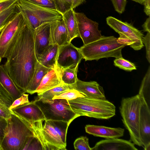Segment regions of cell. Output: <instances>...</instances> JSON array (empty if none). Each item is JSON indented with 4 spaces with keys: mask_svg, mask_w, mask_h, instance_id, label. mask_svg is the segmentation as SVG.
<instances>
[{
    "mask_svg": "<svg viewBox=\"0 0 150 150\" xmlns=\"http://www.w3.org/2000/svg\"><path fill=\"white\" fill-rule=\"evenodd\" d=\"M11 110L18 117L30 122L45 120L42 111L36 104L35 99Z\"/></svg>",
    "mask_w": 150,
    "mask_h": 150,
    "instance_id": "5bb4252c",
    "label": "cell"
},
{
    "mask_svg": "<svg viewBox=\"0 0 150 150\" xmlns=\"http://www.w3.org/2000/svg\"><path fill=\"white\" fill-rule=\"evenodd\" d=\"M37 5L50 9L56 10L53 0H27Z\"/></svg>",
    "mask_w": 150,
    "mask_h": 150,
    "instance_id": "e575fe53",
    "label": "cell"
},
{
    "mask_svg": "<svg viewBox=\"0 0 150 150\" xmlns=\"http://www.w3.org/2000/svg\"><path fill=\"white\" fill-rule=\"evenodd\" d=\"M115 11L120 14L123 13L125 10L127 0H111Z\"/></svg>",
    "mask_w": 150,
    "mask_h": 150,
    "instance_id": "d590c367",
    "label": "cell"
},
{
    "mask_svg": "<svg viewBox=\"0 0 150 150\" xmlns=\"http://www.w3.org/2000/svg\"><path fill=\"white\" fill-rule=\"evenodd\" d=\"M56 10L62 14L71 8L72 0H53Z\"/></svg>",
    "mask_w": 150,
    "mask_h": 150,
    "instance_id": "836d02e7",
    "label": "cell"
},
{
    "mask_svg": "<svg viewBox=\"0 0 150 150\" xmlns=\"http://www.w3.org/2000/svg\"><path fill=\"white\" fill-rule=\"evenodd\" d=\"M16 4L20 11L34 29L44 23L62 18V14L57 10L34 4L27 0H18Z\"/></svg>",
    "mask_w": 150,
    "mask_h": 150,
    "instance_id": "8992f818",
    "label": "cell"
},
{
    "mask_svg": "<svg viewBox=\"0 0 150 150\" xmlns=\"http://www.w3.org/2000/svg\"><path fill=\"white\" fill-rule=\"evenodd\" d=\"M1 59L2 58L0 57V63L1 62Z\"/></svg>",
    "mask_w": 150,
    "mask_h": 150,
    "instance_id": "ee69618b",
    "label": "cell"
},
{
    "mask_svg": "<svg viewBox=\"0 0 150 150\" xmlns=\"http://www.w3.org/2000/svg\"><path fill=\"white\" fill-rule=\"evenodd\" d=\"M0 150H1V148H0Z\"/></svg>",
    "mask_w": 150,
    "mask_h": 150,
    "instance_id": "bcb514c9",
    "label": "cell"
},
{
    "mask_svg": "<svg viewBox=\"0 0 150 150\" xmlns=\"http://www.w3.org/2000/svg\"><path fill=\"white\" fill-rule=\"evenodd\" d=\"M76 150H91L88 139L86 136H81L76 139L74 143Z\"/></svg>",
    "mask_w": 150,
    "mask_h": 150,
    "instance_id": "d6a6232c",
    "label": "cell"
},
{
    "mask_svg": "<svg viewBox=\"0 0 150 150\" xmlns=\"http://www.w3.org/2000/svg\"><path fill=\"white\" fill-rule=\"evenodd\" d=\"M140 97L141 101L139 122L140 138L144 149L150 150V108L144 99Z\"/></svg>",
    "mask_w": 150,
    "mask_h": 150,
    "instance_id": "7c38bea8",
    "label": "cell"
},
{
    "mask_svg": "<svg viewBox=\"0 0 150 150\" xmlns=\"http://www.w3.org/2000/svg\"><path fill=\"white\" fill-rule=\"evenodd\" d=\"M35 103L42 111L46 120H60L68 122L69 125L77 117L71 108L68 100L61 99L44 101L37 97Z\"/></svg>",
    "mask_w": 150,
    "mask_h": 150,
    "instance_id": "52a82bcc",
    "label": "cell"
},
{
    "mask_svg": "<svg viewBox=\"0 0 150 150\" xmlns=\"http://www.w3.org/2000/svg\"><path fill=\"white\" fill-rule=\"evenodd\" d=\"M85 96L77 90L74 89L67 91L60 95L54 96L53 99H61L67 100L75 99L78 97H84Z\"/></svg>",
    "mask_w": 150,
    "mask_h": 150,
    "instance_id": "1f68e13d",
    "label": "cell"
},
{
    "mask_svg": "<svg viewBox=\"0 0 150 150\" xmlns=\"http://www.w3.org/2000/svg\"><path fill=\"white\" fill-rule=\"evenodd\" d=\"M68 101L77 117L86 116L99 119H108L115 114V105L106 99L85 96Z\"/></svg>",
    "mask_w": 150,
    "mask_h": 150,
    "instance_id": "7a4b0ae2",
    "label": "cell"
},
{
    "mask_svg": "<svg viewBox=\"0 0 150 150\" xmlns=\"http://www.w3.org/2000/svg\"><path fill=\"white\" fill-rule=\"evenodd\" d=\"M25 19V25L7 53V60L3 65L17 86L24 93L32 80L38 62L34 29Z\"/></svg>",
    "mask_w": 150,
    "mask_h": 150,
    "instance_id": "6da1fadb",
    "label": "cell"
},
{
    "mask_svg": "<svg viewBox=\"0 0 150 150\" xmlns=\"http://www.w3.org/2000/svg\"><path fill=\"white\" fill-rule=\"evenodd\" d=\"M26 19L20 11L5 26L0 33V57H6L14 41L25 25Z\"/></svg>",
    "mask_w": 150,
    "mask_h": 150,
    "instance_id": "9c48e42d",
    "label": "cell"
},
{
    "mask_svg": "<svg viewBox=\"0 0 150 150\" xmlns=\"http://www.w3.org/2000/svg\"><path fill=\"white\" fill-rule=\"evenodd\" d=\"M59 47L57 44L51 45L38 58V62L46 67H53L56 64Z\"/></svg>",
    "mask_w": 150,
    "mask_h": 150,
    "instance_id": "cb8c5ba5",
    "label": "cell"
},
{
    "mask_svg": "<svg viewBox=\"0 0 150 150\" xmlns=\"http://www.w3.org/2000/svg\"><path fill=\"white\" fill-rule=\"evenodd\" d=\"M143 98L150 108V67L142 81L139 94Z\"/></svg>",
    "mask_w": 150,
    "mask_h": 150,
    "instance_id": "83f0119b",
    "label": "cell"
},
{
    "mask_svg": "<svg viewBox=\"0 0 150 150\" xmlns=\"http://www.w3.org/2000/svg\"><path fill=\"white\" fill-rule=\"evenodd\" d=\"M11 110V116L7 119V125L1 150H23L28 139L34 134L30 129Z\"/></svg>",
    "mask_w": 150,
    "mask_h": 150,
    "instance_id": "277c9868",
    "label": "cell"
},
{
    "mask_svg": "<svg viewBox=\"0 0 150 150\" xmlns=\"http://www.w3.org/2000/svg\"><path fill=\"white\" fill-rule=\"evenodd\" d=\"M142 27L144 31L150 33V16H149L142 25Z\"/></svg>",
    "mask_w": 150,
    "mask_h": 150,
    "instance_id": "b9f144b4",
    "label": "cell"
},
{
    "mask_svg": "<svg viewBox=\"0 0 150 150\" xmlns=\"http://www.w3.org/2000/svg\"><path fill=\"white\" fill-rule=\"evenodd\" d=\"M16 2L0 13V33L6 25L20 11Z\"/></svg>",
    "mask_w": 150,
    "mask_h": 150,
    "instance_id": "f1b7e54d",
    "label": "cell"
},
{
    "mask_svg": "<svg viewBox=\"0 0 150 150\" xmlns=\"http://www.w3.org/2000/svg\"><path fill=\"white\" fill-rule=\"evenodd\" d=\"M142 41L146 47V59L150 63V33L147 32L146 35L143 37Z\"/></svg>",
    "mask_w": 150,
    "mask_h": 150,
    "instance_id": "f35d334b",
    "label": "cell"
},
{
    "mask_svg": "<svg viewBox=\"0 0 150 150\" xmlns=\"http://www.w3.org/2000/svg\"><path fill=\"white\" fill-rule=\"evenodd\" d=\"M126 45L114 36H103L99 39L79 48L85 61L98 60L103 58L122 57V50Z\"/></svg>",
    "mask_w": 150,
    "mask_h": 150,
    "instance_id": "3957f363",
    "label": "cell"
},
{
    "mask_svg": "<svg viewBox=\"0 0 150 150\" xmlns=\"http://www.w3.org/2000/svg\"><path fill=\"white\" fill-rule=\"evenodd\" d=\"M114 65L126 71H131L137 69L135 65L122 57L116 58L114 61Z\"/></svg>",
    "mask_w": 150,
    "mask_h": 150,
    "instance_id": "4dcf8cb0",
    "label": "cell"
},
{
    "mask_svg": "<svg viewBox=\"0 0 150 150\" xmlns=\"http://www.w3.org/2000/svg\"><path fill=\"white\" fill-rule=\"evenodd\" d=\"M2 0H0V1H2Z\"/></svg>",
    "mask_w": 150,
    "mask_h": 150,
    "instance_id": "f6af8a7d",
    "label": "cell"
},
{
    "mask_svg": "<svg viewBox=\"0 0 150 150\" xmlns=\"http://www.w3.org/2000/svg\"><path fill=\"white\" fill-rule=\"evenodd\" d=\"M18 0H3L0 1V13L8 8Z\"/></svg>",
    "mask_w": 150,
    "mask_h": 150,
    "instance_id": "ab89813d",
    "label": "cell"
},
{
    "mask_svg": "<svg viewBox=\"0 0 150 150\" xmlns=\"http://www.w3.org/2000/svg\"><path fill=\"white\" fill-rule=\"evenodd\" d=\"M79 65L73 68H60V77L63 83L71 85L75 83L78 79L77 73Z\"/></svg>",
    "mask_w": 150,
    "mask_h": 150,
    "instance_id": "4316f807",
    "label": "cell"
},
{
    "mask_svg": "<svg viewBox=\"0 0 150 150\" xmlns=\"http://www.w3.org/2000/svg\"><path fill=\"white\" fill-rule=\"evenodd\" d=\"M73 89L71 86L63 83L44 92L38 93L37 97L44 101H50L55 96L60 95L69 90Z\"/></svg>",
    "mask_w": 150,
    "mask_h": 150,
    "instance_id": "484cf974",
    "label": "cell"
},
{
    "mask_svg": "<svg viewBox=\"0 0 150 150\" xmlns=\"http://www.w3.org/2000/svg\"><path fill=\"white\" fill-rule=\"evenodd\" d=\"M42 131L44 138L51 150H67V145L63 143L60 136L48 120H45Z\"/></svg>",
    "mask_w": 150,
    "mask_h": 150,
    "instance_id": "ac0fdd59",
    "label": "cell"
},
{
    "mask_svg": "<svg viewBox=\"0 0 150 150\" xmlns=\"http://www.w3.org/2000/svg\"><path fill=\"white\" fill-rule=\"evenodd\" d=\"M51 22L44 23L34 29L35 49L37 59L52 45L50 33Z\"/></svg>",
    "mask_w": 150,
    "mask_h": 150,
    "instance_id": "4fadbf2b",
    "label": "cell"
},
{
    "mask_svg": "<svg viewBox=\"0 0 150 150\" xmlns=\"http://www.w3.org/2000/svg\"><path fill=\"white\" fill-rule=\"evenodd\" d=\"M13 100L8 92L0 83V116L6 119L11 116L9 108Z\"/></svg>",
    "mask_w": 150,
    "mask_h": 150,
    "instance_id": "d4e9b609",
    "label": "cell"
},
{
    "mask_svg": "<svg viewBox=\"0 0 150 150\" xmlns=\"http://www.w3.org/2000/svg\"><path fill=\"white\" fill-rule=\"evenodd\" d=\"M28 94H23L20 97L13 101L9 108V110H11L18 106L29 103L30 101L28 100Z\"/></svg>",
    "mask_w": 150,
    "mask_h": 150,
    "instance_id": "8d00e7d4",
    "label": "cell"
},
{
    "mask_svg": "<svg viewBox=\"0 0 150 150\" xmlns=\"http://www.w3.org/2000/svg\"><path fill=\"white\" fill-rule=\"evenodd\" d=\"M7 125V120L0 116V148L4 137Z\"/></svg>",
    "mask_w": 150,
    "mask_h": 150,
    "instance_id": "74e56055",
    "label": "cell"
},
{
    "mask_svg": "<svg viewBox=\"0 0 150 150\" xmlns=\"http://www.w3.org/2000/svg\"><path fill=\"white\" fill-rule=\"evenodd\" d=\"M63 83L60 77V68L56 64L43 78L34 93H40Z\"/></svg>",
    "mask_w": 150,
    "mask_h": 150,
    "instance_id": "ffe728a7",
    "label": "cell"
},
{
    "mask_svg": "<svg viewBox=\"0 0 150 150\" xmlns=\"http://www.w3.org/2000/svg\"><path fill=\"white\" fill-rule=\"evenodd\" d=\"M50 69L45 67L38 62L32 80L26 89L25 93L30 94H34L43 78Z\"/></svg>",
    "mask_w": 150,
    "mask_h": 150,
    "instance_id": "603a6c76",
    "label": "cell"
},
{
    "mask_svg": "<svg viewBox=\"0 0 150 150\" xmlns=\"http://www.w3.org/2000/svg\"><path fill=\"white\" fill-rule=\"evenodd\" d=\"M50 33L52 45L61 46L70 41L68 33L62 18L52 22L50 25Z\"/></svg>",
    "mask_w": 150,
    "mask_h": 150,
    "instance_id": "2e32d148",
    "label": "cell"
},
{
    "mask_svg": "<svg viewBox=\"0 0 150 150\" xmlns=\"http://www.w3.org/2000/svg\"><path fill=\"white\" fill-rule=\"evenodd\" d=\"M78 29L83 45L97 40L102 38L98 23L88 18L83 13L75 12Z\"/></svg>",
    "mask_w": 150,
    "mask_h": 150,
    "instance_id": "30bf717a",
    "label": "cell"
},
{
    "mask_svg": "<svg viewBox=\"0 0 150 150\" xmlns=\"http://www.w3.org/2000/svg\"><path fill=\"white\" fill-rule=\"evenodd\" d=\"M48 121L60 136L63 143L67 145V134L68 128L69 125L68 123L66 121L60 120Z\"/></svg>",
    "mask_w": 150,
    "mask_h": 150,
    "instance_id": "f546056e",
    "label": "cell"
},
{
    "mask_svg": "<svg viewBox=\"0 0 150 150\" xmlns=\"http://www.w3.org/2000/svg\"><path fill=\"white\" fill-rule=\"evenodd\" d=\"M141 104L140 97L138 94L122 98L119 109L122 122L129 132L130 141L134 144L143 147L139 132Z\"/></svg>",
    "mask_w": 150,
    "mask_h": 150,
    "instance_id": "5b68a950",
    "label": "cell"
},
{
    "mask_svg": "<svg viewBox=\"0 0 150 150\" xmlns=\"http://www.w3.org/2000/svg\"><path fill=\"white\" fill-rule=\"evenodd\" d=\"M85 129L86 132L90 134L106 139L119 138L123 136L125 132L124 129L120 127L90 125H86Z\"/></svg>",
    "mask_w": 150,
    "mask_h": 150,
    "instance_id": "d6986e66",
    "label": "cell"
},
{
    "mask_svg": "<svg viewBox=\"0 0 150 150\" xmlns=\"http://www.w3.org/2000/svg\"><path fill=\"white\" fill-rule=\"evenodd\" d=\"M82 59L79 48L69 42L59 46L56 64L62 69L73 68L79 64Z\"/></svg>",
    "mask_w": 150,
    "mask_h": 150,
    "instance_id": "8fae6325",
    "label": "cell"
},
{
    "mask_svg": "<svg viewBox=\"0 0 150 150\" xmlns=\"http://www.w3.org/2000/svg\"><path fill=\"white\" fill-rule=\"evenodd\" d=\"M0 83L10 95L13 101L24 93L17 86L3 65H0Z\"/></svg>",
    "mask_w": 150,
    "mask_h": 150,
    "instance_id": "44dd1931",
    "label": "cell"
},
{
    "mask_svg": "<svg viewBox=\"0 0 150 150\" xmlns=\"http://www.w3.org/2000/svg\"><path fill=\"white\" fill-rule=\"evenodd\" d=\"M62 17L71 42L75 38L79 37L75 12L71 8L63 14Z\"/></svg>",
    "mask_w": 150,
    "mask_h": 150,
    "instance_id": "7402d4cb",
    "label": "cell"
},
{
    "mask_svg": "<svg viewBox=\"0 0 150 150\" xmlns=\"http://www.w3.org/2000/svg\"><path fill=\"white\" fill-rule=\"evenodd\" d=\"M144 6V11L146 14L150 16V0H131Z\"/></svg>",
    "mask_w": 150,
    "mask_h": 150,
    "instance_id": "60d3db41",
    "label": "cell"
},
{
    "mask_svg": "<svg viewBox=\"0 0 150 150\" xmlns=\"http://www.w3.org/2000/svg\"><path fill=\"white\" fill-rule=\"evenodd\" d=\"M131 141L118 138L106 139L97 142L91 150H137Z\"/></svg>",
    "mask_w": 150,
    "mask_h": 150,
    "instance_id": "e0dca14e",
    "label": "cell"
},
{
    "mask_svg": "<svg viewBox=\"0 0 150 150\" xmlns=\"http://www.w3.org/2000/svg\"><path fill=\"white\" fill-rule=\"evenodd\" d=\"M85 1V0H72L71 8L74 9Z\"/></svg>",
    "mask_w": 150,
    "mask_h": 150,
    "instance_id": "7bdbcfd3",
    "label": "cell"
},
{
    "mask_svg": "<svg viewBox=\"0 0 150 150\" xmlns=\"http://www.w3.org/2000/svg\"><path fill=\"white\" fill-rule=\"evenodd\" d=\"M75 89L88 97L106 100L103 88L96 81H84L77 79L74 84L70 85Z\"/></svg>",
    "mask_w": 150,
    "mask_h": 150,
    "instance_id": "9a60e30c",
    "label": "cell"
},
{
    "mask_svg": "<svg viewBox=\"0 0 150 150\" xmlns=\"http://www.w3.org/2000/svg\"><path fill=\"white\" fill-rule=\"evenodd\" d=\"M106 21L107 25L119 34L118 40L120 42L129 45L135 50H140L144 47L142 41L144 35L132 24L111 16L107 17Z\"/></svg>",
    "mask_w": 150,
    "mask_h": 150,
    "instance_id": "ba28073f",
    "label": "cell"
}]
</instances>
